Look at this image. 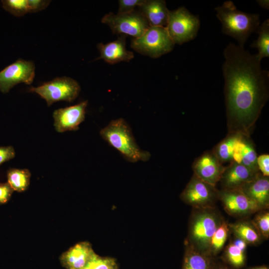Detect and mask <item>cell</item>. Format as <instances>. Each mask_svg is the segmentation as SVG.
Segmentation results:
<instances>
[{"instance_id":"cell-15","label":"cell","mask_w":269,"mask_h":269,"mask_svg":"<svg viewBox=\"0 0 269 269\" xmlns=\"http://www.w3.org/2000/svg\"><path fill=\"white\" fill-rule=\"evenodd\" d=\"M240 189L260 210L269 206V177L260 173L253 180L243 185Z\"/></svg>"},{"instance_id":"cell-13","label":"cell","mask_w":269,"mask_h":269,"mask_svg":"<svg viewBox=\"0 0 269 269\" xmlns=\"http://www.w3.org/2000/svg\"><path fill=\"white\" fill-rule=\"evenodd\" d=\"M88 101L56 110L53 114L54 126L59 133L76 131L84 121Z\"/></svg>"},{"instance_id":"cell-36","label":"cell","mask_w":269,"mask_h":269,"mask_svg":"<svg viewBox=\"0 0 269 269\" xmlns=\"http://www.w3.org/2000/svg\"><path fill=\"white\" fill-rule=\"evenodd\" d=\"M259 5L263 8L269 9V0H257Z\"/></svg>"},{"instance_id":"cell-18","label":"cell","mask_w":269,"mask_h":269,"mask_svg":"<svg viewBox=\"0 0 269 269\" xmlns=\"http://www.w3.org/2000/svg\"><path fill=\"white\" fill-rule=\"evenodd\" d=\"M95 254L89 243L82 242L64 253L60 260L67 269H82L87 266Z\"/></svg>"},{"instance_id":"cell-29","label":"cell","mask_w":269,"mask_h":269,"mask_svg":"<svg viewBox=\"0 0 269 269\" xmlns=\"http://www.w3.org/2000/svg\"><path fill=\"white\" fill-rule=\"evenodd\" d=\"M87 266L90 269H115L118 267L114 259L101 257L96 254Z\"/></svg>"},{"instance_id":"cell-22","label":"cell","mask_w":269,"mask_h":269,"mask_svg":"<svg viewBox=\"0 0 269 269\" xmlns=\"http://www.w3.org/2000/svg\"><path fill=\"white\" fill-rule=\"evenodd\" d=\"M182 269H212L215 258L186 245Z\"/></svg>"},{"instance_id":"cell-6","label":"cell","mask_w":269,"mask_h":269,"mask_svg":"<svg viewBox=\"0 0 269 269\" xmlns=\"http://www.w3.org/2000/svg\"><path fill=\"white\" fill-rule=\"evenodd\" d=\"M200 25L198 16L190 13L185 7L181 6L169 10L166 28L174 44L181 45L196 37Z\"/></svg>"},{"instance_id":"cell-21","label":"cell","mask_w":269,"mask_h":269,"mask_svg":"<svg viewBox=\"0 0 269 269\" xmlns=\"http://www.w3.org/2000/svg\"><path fill=\"white\" fill-rule=\"evenodd\" d=\"M229 227L234 236L243 240L248 245H258L263 239L252 221H239L229 224Z\"/></svg>"},{"instance_id":"cell-37","label":"cell","mask_w":269,"mask_h":269,"mask_svg":"<svg viewBox=\"0 0 269 269\" xmlns=\"http://www.w3.org/2000/svg\"><path fill=\"white\" fill-rule=\"evenodd\" d=\"M242 269H269V268L268 266L266 265H262V266H259L246 268Z\"/></svg>"},{"instance_id":"cell-31","label":"cell","mask_w":269,"mask_h":269,"mask_svg":"<svg viewBox=\"0 0 269 269\" xmlns=\"http://www.w3.org/2000/svg\"><path fill=\"white\" fill-rule=\"evenodd\" d=\"M257 163L261 173L265 176L269 177V155L263 154L258 156Z\"/></svg>"},{"instance_id":"cell-5","label":"cell","mask_w":269,"mask_h":269,"mask_svg":"<svg viewBox=\"0 0 269 269\" xmlns=\"http://www.w3.org/2000/svg\"><path fill=\"white\" fill-rule=\"evenodd\" d=\"M174 45L166 27L150 26L140 36L132 39L131 46L142 55L157 58L171 52Z\"/></svg>"},{"instance_id":"cell-9","label":"cell","mask_w":269,"mask_h":269,"mask_svg":"<svg viewBox=\"0 0 269 269\" xmlns=\"http://www.w3.org/2000/svg\"><path fill=\"white\" fill-rule=\"evenodd\" d=\"M180 197L193 208H213L218 199V190L215 186L204 182L193 174Z\"/></svg>"},{"instance_id":"cell-19","label":"cell","mask_w":269,"mask_h":269,"mask_svg":"<svg viewBox=\"0 0 269 269\" xmlns=\"http://www.w3.org/2000/svg\"><path fill=\"white\" fill-rule=\"evenodd\" d=\"M150 27H166L169 10L163 0H144L137 7Z\"/></svg>"},{"instance_id":"cell-3","label":"cell","mask_w":269,"mask_h":269,"mask_svg":"<svg viewBox=\"0 0 269 269\" xmlns=\"http://www.w3.org/2000/svg\"><path fill=\"white\" fill-rule=\"evenodd\" d=\"M223 220L214 207L193 208L185 245L208 255L211 239Z\"/></svg>"},{"instance_id":"cell-10","label":"cell","mask_w":269,"mask_h":269,"mask_svg":"<svg viewBox=\"0 0 269 269\" xmlns=\"http://www.w3.org/2000/svg\"><path fill=\"white\" fill-rule=\"evenodd\" d=\"M35 76L33 62L19 59L0 71V91L7 93L16 84L30 85Z\"/></svg>"},{"instance_id":"cell-14","label":"cell","mask_w":269,"mask_h":269,"mask_svg":"<svg viewBox=\"0 0 269 269\" xmlns=\"http://www.w3.org/2000/svg\"><path fill=\"white\" fill-rule=\"evenodd\" d=\"M260 173L244 165L231 162L225 166L219 181L222 189H239L246 183L255 178Z\"/></svg>"},{"instance_id":"cell-11","label":"cell","mask_w":269,"mask_h":269,"mask_svg":"<svg viewBox=\"0 0 269 269\" xmlns=\"http://www.w3.org/2000/svg\"><path fill=\"white\" fill-rule=\"evenodd\" d=\"M218 199L225 211L234 217H244L261 210L240 188L218 190Z\"/></svg>"},{"instance_id":"cell-26","label":"cell","mask_w":269,"mask_h":269,"mask_svg":"<svg viewBox=\"0 0 269 269\" xmlns=\"http://www.w3.org/2000/svg\"><path fill=\"white\" fill-rule=\"evenodd\" d=\"M31 174L26 169L12 168L7 173L8 183L17 192L25 191L29 186Z\"/></svg>"},{"instance_id":"cell-34","label":"cell","mask_w":269,"mask_h":269,"mask_svg":"<svg viewBox=\"0 0 269 269\" xmlns=\"http://www.w3.org/2000/svg\"><path fill=\"white\" fill-rule=\"evenodd\" d=\"M13 191L8 183H0V204L6 203L10 199Z\"/></svg>"},{"instance_id":"cell-1","label":"cell","mask_w":269,"mask_h":269,"mask_svg":"<svg viewBox=\"0 0 269 269\" xmlns=\"http://www.w3.org/2000/svg\"><path fill=\"white\" fill-rule=\"evenodd\" d=\"M224 93L228 133L251 136L269 97V71L256 54L230 42L223 52Z\"/></svg>"},{"instance_id":"cell-8","label":"cell","mask_w":269,"mask_h":269,"mask_svg":"<svg viewBox=\"0 0 269 269\" xmlns=\"http://www.w3.org/2000/svg\"><path fill=\"white\" fill-rule=\"evenodd\" d=\"M102 22L107 24L114 34L129 35L135 38L140 36L150 26L138 9L126 13L105 15Z\"/></svg>"},{"instance_id":"cell-32","label":"cell","mask_w":269,"mask_h":269,"mask_svg":"<svg viewBox=\"0 0 269 269\" xmlns=\"http://www.w3.org/2000/svg\"><path fill=\"white\" fill-rule=\"evenodd\" d=\"M50 0H27L28 12H35L45 9Z\"/></svg>"},{"instance_id":"cell-24","label":"cell","mask_w":269,"mask_h":269,"mask_svg":"<svg viewBox=\"0 0 269 269\" xmlns=\"http://www.w3.org/2000/svg\"><path fill=\"white\" fill-rule=\"evenodd\" d=\"M239 133H228L212 150L222 163L231 162L236 140Z\"/></svg>"},{"instance_id":"cell-27","label":"cell","mask_w":269,"mask_h":269,"mask_svg":"<svg viewBox=\"0 0 269 269\" xmlns=\"http://www.w3.org/2000/svg\"><path fill=\"white\" fill-rule=\"evenodd\" d=\"M253 223L261 234L263 239L269 237V212L268 210H261L256 213Z\"/></svg>"},{"instance_id":"cell-25","label":"cell","mask_w":269,"mask_h":269,"mask_svg":"<svg viewBox=\"0 0 269 269\" xmlns=\"http://www.w3.org/2000/svg\"><path fill=\"white\" fill-rule=\"evenodd\" d=\"M230 231L229 223L223 219L211 239L208 256L215 258L219 255L223 249Z\"/></svg>"},{"instance_id":"cell-35","label":"cell","mask_w":269,"mask_h":269,"mask_svg":"<svg viewBox=\"0 0 269 269\" xmlns=\"http://www.w3.org/2000/svg\"><path fill=\"white\" fill-rule=\"evenodd\" d=\"M212 269H234L223 262L216 261L215 260Z\"/></svg>"},{"instance_id":"cell-23","label":"cell","mask_w":269,"mask_h":269,"mask_svg":"<svg viewBox=\"0 0 269 269\" xmlns=\"http://www.w3.org/2000/svg\"><path fill=\"white\" fill-rule=\"evenodd\" d=\"M258 38L251 45L252 48L258 49L257 57L260 61L264 58L269 57V19H266L259 26L256 30Z\"/></svg>"},{"instance_id":"cell-30","label":"cell","mask_w":269,"mask_h":269,"mask_svg":"<svg viewBox=\"0 0 269 269\" xmlns=\"http://www.w3.org/2000/svg\"><path fill=\"white\" fill-rule=\"evenodd\" d=\"M144 0H119L118 13H126L132 11L138 7Z\"/></svg>"},{"instance_id":"cell-7","label":"cell","mask_w":269,"mask_h":269,"mask_svg":"<svg viewBox=\"0 0 269 269\" xmlns=\"http://www.w3.org/2000/svg\"><path fill=\"white\" fill-rule=\"evenodd\" d=\"M81 88L74 79L67 77H57L37 87H31L29 91L38 94L50 106L55 102H71L78 96Z\"/></svg>"},{"instance_id":"cell-28","label":"cell","mask_w":269,"mask_h":269,"mask_svg":"<svg viewBox=\"0 0 269 269\" xmlns=\"http://www.w3.org/2000/svg\"><path fill=\"white\" fill-rule=\"evenodd\" d=\"M3 8L16 17H20L28 12L27 0H1Z\"/></svg>"},{"instance_id":"cell-4","label":"cell","mask_w":269,"mask_h":269,"mask_svg":"<svg viewBox=\"0 0 269 269\" xmlns=\"http://www.w3.org/2000/svg\"><path fill=\"white\" fill-rule=\"evenodd\" d=\"M100 134L129 162L146 161L150 157L148 151L137 144L130 126L123 118L111 121L100 131Z\"/></svg>"},{"instance_id":"cell-2","label":"cell","mask_w":269,"mask_h":269,"mask_svg":"<svg viewBox=\"0 0 269 269\" xmlns=\"http://www.w3.org/2000/svg\"><path fill=\"white\" fill-rule=\"evenodd\" d=\"M215 9L222 24L223 33L236 40L240 46L244 47L249 37L260 25V14L241 11L232 0L224 2Z\"/></svg>"},{"instance_id":"cell-38","label":"cell","mask_w":269,"mask_h":269,"mask_svg":"<svg viewBox=\"0 0 269 269\" xmlns=\"http://www.w3.org/2000/svg\"><path fill=\"white\" fill-rule=\"evenodd\" d=\"M82 269H90L88 266H86Z\"/></svg>"},{"instance_id":"cell-39","label":"cell","mask_w":269,"mask_h":269,"mask_svg":"<svg viewBox=\"0 0 269 269\" xmlns=\"http://www.w3.org/2000/svg\"><path fill=\"white\" fill-rule=\"evenodd\" d=\"M115 269H118V267H117V268H115Z\"/></svg>"},{"instance_id":"cell-20","label":"cell","mask_w":269,"mask_h":269,"mask_svg":"<svg viewBox=\"0 0 269 269\" xmlns=\"http://www.w3.org/2000/svg\"><path fill=\"white\" fill-rule=\"evenodd\" d=\"M248 244L235 236L225 247L221 257L222 261L234 269H242L247 262Z\"/></svg>"},{"instance_id":"cell-33","label":"cell","mask_w":269,"mask_h":269,"mask_svg":"<svg viewBox=\"0 0 269 269\" xmlns=\"http://www.w3.org/2000/svg\"><path fill=\"white\" fill-rule=\"evenodd\" d=\"M15 155V150L12 146H0V165L13 158Z\"/></svg>"},{"instance_id":"cell-16","label":"cell","mask_w":269,"mask_h":269,"mask_svg":"<svg viewBox=\"0 0 269 269\" xmlns=\"http://www.w3.org/2000/svg\"><path fill=\"white\" fill-rule=\"evenodd\" d=\"M257 157L255 146L251 136L239 134L235 143L231 162H236L254 171H259L257 163Z\"/></svg>"},{"instance_id":"cell-17","label":"cell","mask_w":269,"mask_h":269,"mask_svg":"<svg viewBox=\"0 0 269 269\" xmlns=\"http://www.w3.org/2000/svg\"><path fill=\"white\" fill-rule=\"evenodd\" d=\"M126 37L125 35H121L112 42L99 43L97 48L100 56L98 59H102L109 64H114L122 61L129 62L133 59L134 53L126 47Z\"/></svg>"},{"instance_id":"cell-12","label":"cell","mask_w":269,"mask_h":269,"mask_svg":"<svg viewBox=\"0 0 269 269\" xmlns=\"http://www.w3.org/2000/svg\"><path fill=\"white\" fill-rule=\"evenodd\" d=\"M225 168L212 150L204 152L194 160L192 165L194 175L215 186L219 182Z\"/></svg>"}]
</instances>
